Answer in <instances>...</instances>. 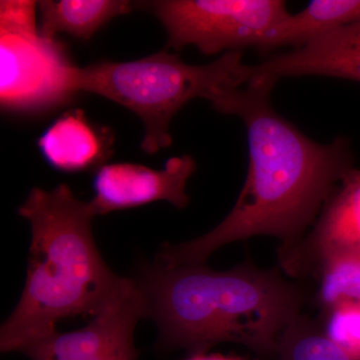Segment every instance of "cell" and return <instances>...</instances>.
<instances>
[{"mask_svg":"<svg viewBox=\"0 0 360 360\" xmlns=\"http://www.w3.org/2000/svg\"><path fill=\"white\" fill-rule=\"evenodd\" d=\"M276 82L252 78L213 105L245 122L250 150L245 186L217 227L186 243L161 246L158 264H203L219 248L259 236L278 238V250H288L302 240L354 167L347 139L317 143L274 110L269 96Z\"/></svg>","mask_w":360,"mask_h":360,"instance_id":"6da1fadb","label":"cell"},{"mask_svg":"<svg viewBox=\"0 0 360 360\" xmlns=\"http://www.w3.org/2000/svg\"><path fill=\"white\" fill-rule=\"evenodd\" d=\"M135 279L146 317L158 328L160 352L201 354L236 343L276 359L284 330L309 307L307 284L288 281L279 266L262 269L250 260L224 271L155 262L141 265Z\"/></svg>","mask_w":360,"mask_h":360,"instance_id":"7a4b0ae2","label":"cell"},{"mask_svg":"<svg viewBox=\"0 0 360 360\" xmlns=\"http://www.w3.org/2000/svg\"><path fill=\"white\" fill-rule=\"evenodd\" d=\"M18 213L30 221L32 243L22 295L0 329L2 354L51 335L59 321L94 316L125 281L97 248L91 226L96 213L68 184L49 191L34 187Z\"/></svg>","mask_w":360,"mask_h":360,"instance_id":"3957f363","label":"cell"},{"mask_svg":"<svg viewBox=\"0 0 360 360\" xmlns=\"http://www.w3.org/2000/svg\"><path fill=\"white\" fill-rule=\"evenodd\" d=\"M241 51L225 52L206 65H187L179 54L158 52L127 63L101 61L78 68V92H91L129 108L143 122L142 150L149 155L172 144L168 127L175 113L194 98L214 104L245 84Z\"/></svg>","mask_w":360,"mask_h":360,"instance_id":"277c9868","label":"cell"},{"mask_svg":"<svg viewBox=\"0 0 360 360\" xmlns=\"http://www.w3.org/2000/svg\"><path fill=\"white\" fill-rule=\"evenodd\" d=\"M37 6L27 0L0 2V99L6 110L44 112L77 94L78 68L63 44L41 34Z\"/></svg>","mask_w":360,"mask_h":360,"instance_id":"5b68a950","label":"cell"},{"mask_svg":"<svg viewBox=\"0 0 360 360\" xmlns=\"http://www.w3.org/2000/svg\"><path fill=\"white\" fill-rule=\"evenodd\" d=\"M168 34V47L194 45L205 56L259 46L290 15L281 0H161L149 2Z\"/></svg>","mask_w":360,"mask_h":360,"instance_id":"8992f818","label":"cell"},{"mask_svg":"<svg viewBox=\"0 0 360 360\" xmlns=\"http://www.w3.org/2000/svg\"><path fill=\"white\" fill-rule=\"evenodd\" d=\"M146 302L136 279L125 277L122 288L89 323L77 330L54 331L18 350L30 360H137V323Z\"/></svg>","mask_w":360,"mask_h":360,"instance_id":"52a82bcc","label":"cell"},{"mask_svg":"<svg viewBox=\"0 0 360 360\" xmlns=\"http://www.w3.org/2000/svg\"><path fill=\"white\" fill-rule=\"evenodd\" d=\"M354 251H360V169L352 167L302 240L288 250H277V258L284 274L307 283L329 258Z\"/></svg>","mask_w":360,"mask_h":360,"instance_id":"ba28073f","label":"cell"},{"mask_svg":"<svg viewBox=\"0 0 360 360\" xmlns=\"http://www.w3.org/2000/svg\"><path fill=\"white\" fill-rule=\"evenodd\" d=\"M195 170L196 163L191 155L170 158L160 170L136 163L103 165L94 174V198L89 205L96 215L160 200L184 208L189 205L187 181Z\"/></svg>","mask_w":360,"mask_h":360,"instance_id":"9c48e42d","label":"cell"},{"mask_svg":"<svg viewBox=\"0 0 360 360\" xmlns=\"http://www.w3.org/2000/svg\"><path fill=\"white\" fill-rule=\"evenodd\" d=\"M328 77L360 82V20L322 35L300 49L245 65V84L252 78Z\"/></svg>","mask_w":360,"mask_h":360,"instance_id":"30bf717a","label":"cell"},{"mask_svg":"<svg viewBox=\"0 0 360 360\" xmlns=\"http://www.w3.org/2000/svg\"><path fill=\"white\" fill-rule=\"evenodd\" d=\"M113 139L108 129L92 124L84 110L63 113L37 141L45 161L58 172H86L110 158Z\"/></svg>","mask_w":360,"mask_h":360,"instance_id":"8fae6325","label":"cell"},{"mask_svg":"<svg viewBox=\"0 0 360 360\" xmlns=\"http://www.w3.org/2000/svg\"><path fill=\"white\" fill-rule=\"evenodd\" d=\"M359 20L360 0H314L272 28L257 49L264 53L285 46L300 49Z\"/></svg>","mask_w":360,"mask_h":360,"instance_id":"7c38bea8","label":"cell"},{"mask_svg":"<svg viewBox=\"0 0 360 360\" xmlns=\"http://www.w3.org/2000/svg\"><path fill=\"white\" fill-rule=\"evenodd\" d=\"M37 6L40 32L49 39L65 32L89 40L108 21L131 11L129 1L120 0H44Z\"/></svg>","mask_w":360,"mask_h":360,"instance_id":"4fadbf2b","label":"cell"},{"mask_svg":"<svg viewBox=\"0 0 360 360\" xmlns=\"http://www.w3.org/2000/svg\"><path fill=\"white\" fill-rule=\"evenodd\" d=\"M309 281L312 285L307 284L309 307H314L317 314L341 303H360V251L329 258Z\"/></svg>","mask_w":360,"mask_h":360,"instance_id":"5bb4252c","label":"cell"},{"mask_svg":"<svg viewBox=\"0 0 360 360\" xmlns=\"http://www.w3.org/2000/svg\"><path fill=\"white\" fill-rule=\"evenodd\" d=\"M276 360H357L324 335L315 317L302 314L284 330Z\"/></svg>","mask_w":360,"mask_h":360,"instance_id":"9a60e30c","label":"cell"},{"mask_svg":"<svg viewBox=\"0 0 360 360\" xmlns=\"http://www.w3.org/2000/svg\"><path fill=\"white\" fill-rule=\"evenodd\" d=\"M315 319L329 340L360 360V303H341Z\"/></svg>","mask_w":360,"mask_h":360,"instance_id":"2e32d148","label":"cell"},{"mask_svg":"<svg viewBox=\"0 0 360 360\" xmlns=\"http://www.w3.org/2000/svg\"><path fill=\"white\" fill-rule=\"evenodd\" d=\"M184 360H257L250 359L239 355H224L220 354H201L189 355L188 359Z\"/></svg>","mask_w":360,"mask_h":360,"instance_id":"e0dca14e","label":"cell"}]
</instances>
